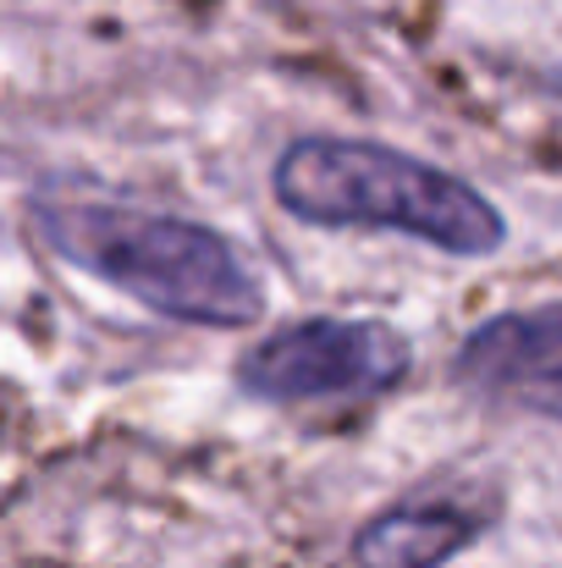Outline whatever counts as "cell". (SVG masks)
I'll use <instances>...</instances> for the list:
<instances>
[{
    "mask_svg": "<svg viewBox=\"0 0 562 568\" xmlns=\"http://www.w3.org/2000/svg\"><path fill=\"white\" fill-rule=\"evenodd\" d=\"M458 381L562 425V304L508 310L458 348Z\"/></svg>",
    "mask_w": 562,
    "mask_h": 568,
    "instance_id": "obj_4",
    "label": "cell"
},
{
    "mask_svg": "<svg viewBox=\"0 0 562 568\" xmlns=\"http://www.w3.org/2000/svg\"><path fill=\"white\" fill-rule=\"evenodd\" d=\"M413 371V348L386 321H293L237 359V386L265 403H337L391 392Z\"/></svg>",
    "mask_w": 562,
    "mask_h": 568,
    "instance_id": "obj_3",
    "label": "cell"
},
{
    "mask_svg": "<svg viewBox=\"0 0 562 568\" xmlns=\"http://www.w3.org/2000/svg\"><path fill=\"white\" fill-rule=\"evenodd\" d=\"M486 530V514L458 503H397L375 514L354 536V568H441L452 564L474 536Z\"/></svg>",
    "mask_w": 562,
    "mask_h": 568,
    "instance_id": "obj_5",
    "label": "cell"
},
{
    "mask_svg": "<svg viewBox=\"0 0 562 568\" xmlns=\"http://www.w3.org/2000/svg\"><path fill=\"white\" fill-rule=\"evenodd\" d=\"M33 226L67 265L100 276L166 321L232 332L265 315V287L248 260L187 215L116 204L100 193H39Z\"/></svg>",
    "mask_w": 562,
    "mask_h": 568,
    "instance_id": "obj_1",
    "label": "cell"
},
{
    "mask_svg": "<svg viewBox=\"0 0 562 568\" xmlns=\"http://www.w3.org/2000/svg\"><path fill=\"white\" fill-rule=\"evenodd\" d=\"M270 193L293 221L402 232L458 260H486L502 248V210L463 178L386 150L370 139H298L282 150Z\"/></svg>",
    "mask_w": 562,
    "mask_h": 568,
    "instance_id": "obj_2",
    "label": "cell"
}]
</instances>
